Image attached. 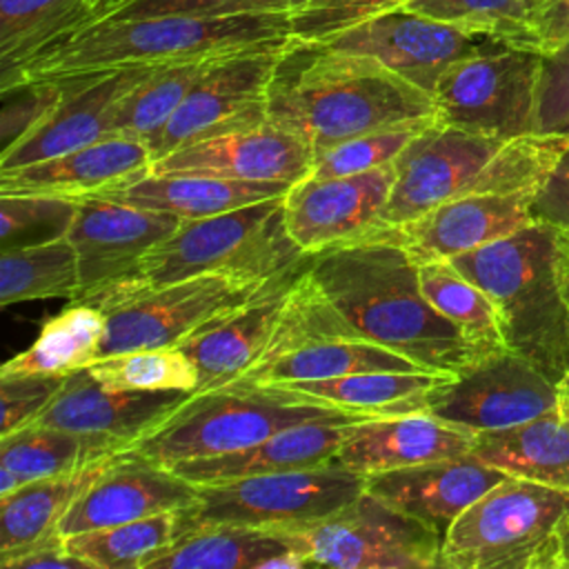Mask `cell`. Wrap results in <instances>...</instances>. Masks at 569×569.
<instances>
[{"mask_svg":"<svg viewBox=\"0 0 569 569\" xmlns=\"http://www.w3.org/2000/svg\"><path fill=\"white\" fill-rule=\"evenodd\" d=\"M569 122V38L542 53L533 133H553Z\"/></svg>","mask_w":569,"mask_h":569,"instance_id":"obj_48","label":"cell"},{"mask_svg":"<svg viewBox=\"0 0 569 569\" xmlns=\"http://www.w3.org/2000/svg\"><path fill=\"white\" fill-rule=\"evenodd\" d=\"M558 385L505 347L485 351L445 376L429 393L427 413L480 433L527 422L558 407Z\"/></svg>","mask_w":569,"mask_h":569,"instance_id":"obj_14","label":"cell"},{"mask_svg":"<svg viewBox=\"0 0 569 569\" xmlns=\"http://www.w3.org/2000/svg\"><path fill=\"white\" fill-rule=\"evenodd\" d=\"M4 569H42V567H64V569H89V565L64 547V536L56 533L7 560H0Z\"/></svg>","mask_w":569,"mask_h":569,"instance_id":"obj_52","label":"cell"},{"mask_svg":"<svg viewBox=\"0 0 569 569\" xmlns=\"http://www.w3.org/2000/svg\"><path fill=\"white\" fill-rule=\"evenodd\" d=\"M305 267L276 278L251 300L207 322L178 345L198 369V391L238 382L258 362L278 327L289 287Z\"/></svg>","mask_w":569,"mask_h":569,"instance_id":"obj_24","label":"cell"},{"mask_svg":"<svg viewBox=\"0 0 569 569\" xmlns=\"http://www.w3.org/2000/svg\"><path fill=\"white\" fill-rule=\"evenodd\" d=\"M451 262L496 305L505 342L560 382L569 362V305L560 278L558 227L531 220Z\"/></svg>","mask_w":569,"mask_h":569,"instance_id":"obj_5","label":"cell"},{"mask_svg":"<svg viewBox=\"0 0 569 569\" xmlns=\"http://www.w3.org/2000/svg\"><path fill=\"white\" fill-rule=\"evenodd\" d=\"M393 178V164H385L353 176L298 180L284 193V220L291 240L307 256H316L387 229L382 216Z\"/></svg>","mask_w":569,"mask_h":569,"instance_id":"obj_17","label":"cell"},{"mask_svg":"<svg viewBox=\"0 0 569 569\" xmlns=\"http://www.w3.org/2000/svg\"><path fill=\"white\" fill-rule=\"evenodd\" d=\"M320 418L367 420L269 382H231L196 391L151 433L129 449L173 467L251 447L282 429Z\"/></svg>","mask_w":569,"mask_h":569,"instance_id":"obj_6","label":"cell"},{"mask_svg":"<svg viewBox=\"0 0 569 569\" xmlns=\"http://www.w3.org/2000/svg\"><path fill=\"white\" fill-rule=\"evenodd\" d=\"M220 58L224 56H209L153 69L151 76H147L131 93L124 96L113 120V133L147 140L151 147L193 84Z\"/></svg>","mask_w":569,"mask_h":569,"instance_id":"obj_40","label":"cell"},{"mask_svg":"<svg viewBox=\"0 0 569 569\" xmlns=\"http://www.w3.org/2000/svg\"><path fill=\"white\" fill-rule=\"evenodd\" d=\"M198 498V487L173 467L131 449L116 453L80 493L60 522V533L131 522L167 511H184Z\"/></svg>","mask_w":569,"mask_h":569,"instance_id":"obj_19","label":"cell"},{"mask_svg":"<svg viewBox=\"0 0 569 569\" xmlns=\"http://www.w3.org/2000/svg\"><path fill=\"white\" fill-rule=\"evenodd\" d=\"M385 227H402L467 193L538 189L553 164L551 147L533 133L500 140L433 120L393 158Z\"/></svg>","mask_w":569,"mask_h":569,"instance_id":"obj_4","label":"cell"},{"mask_svg":"<svg viewBox=\"0 0 569 569\" xmlns=\"http://www.w3.org/2000/svg\"><path fill=\"white\" fill-rule=\"evenodd\" d=\"M507 473L473 453L367 476L365 491L416 516L442 538L453 520Z\"/></svg>","mask_w":569,"mask_h":569,"instance_id":"obj_27","label":"cell"},{"mask_svg":"<svg viewBox=\"0 0 569 569\" xmlns=\"http://www.w3.org/2000/svg\"><path fill=\"white\" fill-rule=\"evenodd\" d=\"M531 216L533 220L558 229H569V151L540 184L531 204Z\"/></svg>","mask_w":569,"mask_h":569,"instance_id":"obj_50","label":"cell"},{"mask_svg":"<svg viewBox=\"0 0 569 569\" xmlns=\"http://www.w3.org/2000/svg\"><path fill=\"white\" fill-rule=\"evenodd\" d=\"M451 373L431 371H358L327 380L278 382L289 391L360 418H387L427 411L433 387ZM271 385V382H269Z\"/></svg>","mask_w":569,"mask_h":569,"instance_id":"obj_32","label":"cell"},{"mask_svg":"<svg viewBox=\"0 0 569 569\" xmlns=\"http://www.w3.org/2000/svg\"><path fill=\"white\" fill-rule=\"evenodd\" d=\"M280 556L309 560L296 529L218 522L182 531L149 569H267Z\"/></svg>","mask_w":569,"mask_h":569,"instance_id":"obj_30","label":"cell"},{"mask_svg":"<svg viewBox=\"0 0 569 569\" xmlns=\"http://www.w3.org/2000/svg\"><path fill=\"white\" fill-rule=\"evenodd\" d=\"M180 511L64 536V547L89 569H149L180 536Z\"/></svg>","mask_w":569,"mask_h":569,"instance_id":"obj_36","label":"cell"},{"mask_svg":"<svg viewBox=\"0 0 569 569\" xmlns=\"http://www.w3.org/2000/svg\"><path fill=\"white\" fill-rule=\"evenodd\" d=\"M351 422L358 420L320 418L300 422L251 447L222 456L184 460L173 465V469L193 485H211L247 476L327 465L333 460Z\"/></svg>","mask_w":569,"mask_h":569,"instance_id":"obj_28","label":"cell"},{"mask_svg":"<svg viewBox=\"0 0 569 569\" xmlns=\"http://www.w3.org/2000/svg\"><path fill=\"white\" fill-rule=\"evenodd\" d=\"M153 153L147 140L109 133L62 156L0 171V193H47L73 200L98 196L149 173Z\"/></svg>","mask_w":569,"mask_h":569,"instance_id":"obj_25","label":"cell"},{"mask_svg":"<svg viewBox=\"0 0 569 569\" xmlns=\"http://www.w3.org/2000/svg\"><path fill=\"white\" fill-rule=\"evenodd\" d=\"M471 453L507 476L569 491V418L560 407L507 429L476 433Z\"/></svg>","mask_w":569,"mask_h":569,"instance_id":"obj_31","label":"cell"},{"mask_svg":"<svg viewBox=\"0 0 569 569\" xmlns=\"http://www.w3.org/2000/svg\"><path fill=\"white\" fill-rule=\"evenodd\" d=\"M542 53L491 44L451 64L433 89L438 120L511 140L533 133Z\"/></svg>","mask_w":569,"mask_h":569,"instance_id":"obj_12","label":"cell"},{"mask_svg":"<svg viewBox=\"0 0 569 569\" xmlns=\"http://www.w3.org/2000/svg\"><path fill=\"white\" fill-rule=\"evenodd\" d=\"M284 182H247L209 173H156L149 171L133 182L111 187L100 198L118 200L151 211L200 220L227 213L289 191Z\"/></svg>","mask_w":569,"mask_h":569,"instance_id":"obj_29","label":"cell"},{"mask_svg":"<svg viewBox=\"0 0 569 569\" xmlns=\"http://www.w3.org/2000/svg\"><path fill=\"white\" fill-rule=\"evenodd\" d=\"M380 369L413 371L420 367L360 333L305 267L289 287L264 353L238 382H305Z\"/></svg>","mask_w":569,"mask_h":569,"instance_id":"obj_9","label":"cell"},{"mask_svg":"<svg viewBox=\"0 0 569 569\" xmlns=\"http://www.w3.org/2000/svg\"><path fill=\"white\" fill-rule=\"evenodd\" d=\"M311 565L338 569H431L442 536L416 516L362 491L340 511L296 529Z\"/></svg>","mask_w":569,"mask_h":569,"instance_id":"obj_13","label":"cell"},{"mask_svg":"<svg viewBox=\"0 0 569 569\" xmlns=\"http://www.w3.org/2000/svg\"><path fill=\"white\" fill-rule=\"evenodd\" d=\"M525 2H527L531 9H536V7H538V4H542L545 0H525Z\"/></svg>","mask_w":569,"mask_h":569,"instance_id":"obj_58","label":"cell"},{"mask_svg":"<svg viewBox=\"0 0 569 569\" xmlns=\"http://www.w3.org/2000/svg\"><path fill=\"white\" fill-rule=\"evenodd\" d=\"M98 2H100V0H89V9H91V7H96Z\"/></svg>","mask_w":569,"mask_h":569,"instance_id":"obj_59","label":"cell"},{"mask_svg":"<svg viewBox=\"0 0 569 569\" xmlns=\"http://www.w3.org/2000/svg\"><path fill=\"white\" fill-rule=\"evenodd\" d=\"M367 478L338 462L309 469L196 485V502L178 513L180 533L200 525H253L298 529L318 522L365 491Z\"/></svg>","mask_w":569,"mask_h":569,"instance_id":"obj_11","label":"cell"},{"mask_svg":"<svg viewBox=\"0 0 569 569\" xmlns=\"http://www.w3.org/2000/svg\"><path fill=\"white\" fill-rule=\"evenodd\" d=\"M80 200L47 193H0V251L69 236Z\"/></svg>","mask_w":569,"mask_h":569,"instance_id":"obj_43","label":"cell"},{"mask_svg":"<svg viewBox=\"0 0 569 569\" xmlns=\"http://www.w3.org/2000/svg\"><path fill=\"white\" fill-rule=\"evenodd\" d=\"M182 218L91 196L80 200L69 229L78 253L80 291L71 302H82L136 276L142 260L178 227Z\"/></svg>","mask_w":569,"mask_h":569,"instance_id":"obj_16","label":"cell"},{"mask_svg":"<svg viewBox=\"0 0 569 569\" xmlns=\"http://www.w3.org/2000/svg\"><path fill=\"white\" fill-rule=\"evenodd\" d=\"M407 0H307L291 18V38L325 40L380 13L405 7Z\"/></svg>","mask_w":569,"mask_h":569,"instance_id":"obj_47","label":"cell"},{"mask_svg":"<svg viewBox=\"0 0 569 569\" xmlns=\"http://www.w3.org/2000/svg\"><path fill=\"white\" fill-rule=\"evenodd\" d=\"M558 247H560V278L562 291L569 305V229H558Z\"/></svg>","mask_w":569,"mask_h":569,"instance_id":"obj_53","label":"cell"},{"mask_svg":"<svg viewBox=\"0 0 569 569\" xmlns=\"http://www.w3.org/2000/svg\"><path fill=\"white\" fill-rule=\"evenodd\" d=\"M71 78L53 80H29L2 89V113H0V144L9 149L33 131L67 96Z\"/></svg>","mask_w":569,"mask_h":569,"instance_id":"obj_46","label":"cell"},{"mask_svg":"<svg viewBox=\"0 0 569 569\" xmlns=\"http://www.w3.org/2000/svg\"><path fill=\"white\" fill-rule=\"evenodd\" d=\"M425 298L482 351L505 349L502 325L491 298L451 260L418 262Z\"/></svg>","mask_w":569,"mask_h":569,"instance_id":"obj_39","label":"cell"},{"mask_svg":"<svg viewBox=\"0 0 569 569\" xmlns=\"http://www.w3.org/2000/svg\"><path fill=\"white\" fill-rule=\"evenodd\" d=\"M89 0H0V78L78 31Z\"/></svg>","mask_w":569,"mask_h":569,"instance_id":"obj_37","label":"cell"},{"mask_svg":"<svg viewBox=\"0 0 569 569\" xmlns=\"http://www.w3.org/2000/svg\"><path fill=\"white\" fill-rule=\"evenodd\" d=\"M89 373L104 385L138 391H198V369L180 347L131 349L96 358Z\"/></svg>","mask_w":569,"mask_h":569,"instance_id":"obj_41","label":"cell"},{"mask_svg":"<svg viewBox=\"0 0 569 569\" xmlns=\"http://www.w3.org/2000/svg\"><path fill=\"white\" fill-rule=\"evenodd\" d=\"M291 38L216 60L151 142L153 162L198 140L264 124L276 62Z\"/></svg>","mask_w":569,"mask_h":569,"instance_id":"obj_15","label":"cell"},{"mask_svg":"<svg viewBox=\"0 0 569 569\" xmlns=\"http://www.w3.org/2000/svg\"><path fill=\"white\" fill-rule=\"evenodd\" d=\"M320 42L376 58L431 96L440 76L451 64L496 44L405 7L380 13Z\"/></svg>","mask_w":569,"mask_h":569,"instance_id":"obj_18","label":"cell"},{"mask_svg":"<svg viewBox=\"0 0 569 569\" xmlns=\"http://www.w3.org/2000/svg\"><path fill=\"white\" fill-rule=\"evenodd\" d=\"M429 124V122H427ZM425 124H405L382 131H371L362 136L347 138L331 144L313 156L309 176L313 178H340L362 173L376 167L391 164L400 149L420 131Z\"/></svg>","mask_w":569,"mask_h":569,"instance_id":"obj_44","label":"cell"},{"mask_svg":"<svg viewBox=\"0 0 569 569\" xmlns=\"http://www.w3.org/2000/svg\"><path fill=\"white\" fill-rule=\"evenodd\" d=\"M291 38V13L191 18L151 16L87 24L13 73L0 78V91L29 80L107 73L131 67H164Z\"/></svg>","mask_w":569,"mask_h":569,"instance_id":"obj_3","label":"cell"},{"mask_svg":"<svg viewBox=\"0 0 569 569\" xmlns=\"http://www.w3.org/2000/svg\"><path fill=\"white\" fill-rule=\"evenodd\" d=\"M307 271L360 333L422 371L456 373L485 353L425 298L393 227L309 256Z\"/></svg>","mask_w":569,"mask_h":569,"instance_id":"obj_1","label":"cell"},{"mask_svg":"<svg viewBox=\"0 0 569 569\" xmlns=\"http://www.w3.org/2000/svg\"><path fill=\"white\" fill-rule=\"evenodd\" d=\"M558 407H560V411H562V416H565V418H569V391H562V393H560V400H558Z\"/></svg>","mask_w":569,"mask_h":569,"instance_id":"obj_56","label":"cell"},{"mask_svg":"<svg viewBox=\"0 0 569 569\" xmlns=\"http://www.w3.org/2000/svg\"><path fill=\"white\" fill-rule=\"evenodd\" d=\"M271 124L305 138L313 156L347 138L438 120L429 91L376 58L291 38L267 96Z\"/></svg>","mask_w":569,"mask_h":569,"instance_id":"obj_2","label":"cell"},{"mask_svg":"<svg viewBox=\"0 0 569 569\" xmlns=\"http://www.w3.org/2000/svg\"><path fill=\"white\" fill-rule=\"evenodd\" d=\"M536 193L538 189L467 193L393 229L416 262L451 260L529 224Z\"/></svg>","mask_w":569,"mask_h":569,"instance_id":"obj_23","label":"cell"},{"mask_svg":"<svg viewBox=\"0 0 569 569\" xmlns=\"http://www.w3.org/2000/svg\"><path fill=\"white\" fill-rule=\"evenodd\" d=\"M405 9L496 44L529 49L533 9L525 0H407Z\"/></svg>","mask_w":569,"mask_h":569,"instance_id":"obj_42","label":"cell"},{"mask_svg":"<svg viewBox=\"0 0 569 569\" xmlns=\"http://www.w3.org/2000/svg\"><path fill=\"white\" fill-rule=\"evenodd\" d=\"M558 391H560V393H562V391H569V362H567V369H565L562 380L558 382Z\"/></svg>","mask_w":569,"mask_h":569,"instance_id":"obj_57","label":"cell"},{"mask_svg":"<svg viewBox=\"0 0 569 569\" xmlns=\"http://www.w3.org/2000/svg\"><path fill=\"white\" fill-rule=\"evenodd\" d=\"M476 433L427 411L351 422L333 462L360 473L405 469L471 453Z\"/></svg>","mask_w":569,"mask_h":569,"instance_id":"obj_26","label":"cell"},{"mask_svg":"<svg viewBox=\"0 0 569 569\" xmlns=\"http://www.w3.org/2000/svg\"><path fill=\"white\" fill-rule=\"evenodd\" d=\"M273 282V280H269ZM269 282L204 273L160 284L120 282L82 302L104 313L100 356L178 347L193 331L244 305Z\"/></svg>","mask_w":569,"mask_h":569,"instance_id":"obj_10","label":"cell"},{"mask_svg":"<svg viewBox=\"0 0 569 569\" xmlns=\"http://www.w3.org/2000/svg\"><path fill=\"white\" fill-rule=\"evenodd\" d=\"M111 458L24 482L11 493L0 496V560L60 533V522L71 505Z\"/></svg>","mask_w":569,"mask_h":569,"instance_id":"obj_34","label":"cell"},{"mask_svg":"<svg viewBox=\"0 0 569 569\" xmlns=\"http://www.w3.org/2000/svg\"><path fill=\"white\" fill-rule=\"evenodd\" d=\"M80 291L78 253L69 238L0 251V305L69 298Z\"/></svg>","mask_w":569,"mask_h":569,"instance_id":"obj_38","label":"cell"},{"mask_svg":"<svg viewBox=\"0 0 569 569\" xmlns=\"http://www.w3.org/2000/svg\"><path fill=\"white\" fill-rule=\"evenodd\" d=\"M193 391H138L100 382L87 367L71 371L36 425L107 436L122 447L151 433Z\"/></svg>","mask_w":569,"mask_h":569,"instance_id":"obj_21","label":"cell"},{"mask_svg":"<svg viewBox=\"0 0 569 569\" xmlns=\"http://www.w3.org/2000/svg\"><path fill=\"white\" fill-rule=\"evenodd\" d=\"M158 67H131L91 76H69L71 87L58 107L22 140L0 151V171L36 164L113 133V120L131 93Z\"/></svg>","mask_w":569,"mask_h":569,"instance_id":"obj_20","label":"cell"},{"mask_svg":"<svg viewBox=\"0 0 569 569\" xmlns=\"http://www.w3.org/2000/svg\"><path fill=\"white\" fill-rule=\"evenodd\" d=\"M313 164V147L269 120L191 142L156 160V173H209L247 182L296 184Z\"/></svg>","mask_w":569,"mask_h":569,"instance_id":"obj_22","label":"cell"},{"mask_svg":"<svg viewBox=\"0 0 569 569\" xmlns=\"http://www.w3.org/2000/svg\"><path fill=\"white\" fill-rule=\"evenodd\" d=\"M307 0H116L100 11L89 24L104 20L151 18V16H191V18H224V16H258V13H291L305 7Z\"/></svg>","mask_w":569,"mask_h":569,"instance_id":"obj_45","label":"cell"},{"mask_svg":"<svg viewBox=\"0 0 569 569\" xmlns=\"http://www.w3.org/2000/svg\"><path fill=\"white\" fill-rule=\"evenodd\" d=\"M307 260L287 231L284 196H278L211 218L182 220L127 282L160 284L204 273L269 282Z\"/></svg>","mask_w":569,"mask_h":569,"instance_id":"obj_7","label":"cell"},{"mask_svg":"<svg viewBox=\"0 0 569 569\" xmlns=\"http://www.w3.org/2000/svg\"><path fill=\"white\" fill-rule=\"evenodd\" d=\"M560 569H569V513L560 525Z\"/></svg>","mask_w":569,"mask_h":569,"instance_id":"obj_54","label":"cell"},{"mask_svg":"<svg viewBox=\"0 0 569 569\" xmlns=\"http://www.w3.org/2000/svg\"><path fill=\"white\" fill-rule=\"evenodd\" d=\"M113 2H116V0H100L96 7H91V9H89V13H87V18H84V24H82V27H87V24H89V22H91L100 11H104V9H107V7H111ZM82 27H80V29H82Z\"/></svg>","mask_w":569,"mask_h":569,"instance_id":"obj_55","label":"cell"},{"mask_svg":"<svg viewBox=\"0 0 569 569\" xmlns=\"http://www.w3.org/2000/svg\"><path fill=\"white\" fill-rule=\"evenodd\" d=\"M569 38V0H545L531 13L529 49L549 53Z\"/></svg>","mask_w":569,"mask_h":569,"instance_id":"obj_51","label":"cell"},{"mask_svg":"<svg viewBox=\"0 0 569 569\" xmlns=\"http://www.w3.org/2000/svg\"><path fill=\"white\" fill-rule=\"evenodd\" d=\"M560 131H562V133H569V122H567V124H565Z\"/></svg>","mask_w":569,"mask_h":569,"instance_id":"obj_60","label":"cell"},{"mask_svg":"<svg viewBox=\"0 0 569 569\" xmlns=\"http://www.w3.org/2000/svg\"><path fill=\"white\" fill-rule=\"evenodd\" d=\"M569 491L505 476L447 529L442 569H560Z\"/></svg>","mask_w":569,"mask_h":569,"instance_id":"obj_8","label":"cell"},{"mask_svg":"<svg viewBox=\"0 0 569 569\" xmlns=\"http://www.w3.org/2000/svg\"><path fill=\"white\" fill-rule=\"evenodd\" d=\"M104 313L87 302H71L47 320L38 338L0 367V376H58L89 367L102 347Z\"/></svg>","mask_w":569,"mask_h":569,"instance_id":"obj_35","label":"cell"},{"mask_svg":"<svg viewBox=\"0 0 569 569\" xmlns=\"http://www.w3.org/2000/svg\"><path fill=\"white\" fill-rule=\"evenodd\" d=\"M120 442L47 425H24L0 436V496L24 482L60 476L124 451Z\"/></svg>","mask_w":569,"mask_h":569,"instance_id":"obj_33","label":"cell"},{"mask_svg":"<svg viewBox=\"0 0 569 569\" xmlns=\"http://www.w3.org/2000/svg\"><path fill=\"white\" fill-rule=\"evenodd\" d=\"M58 376H0V436L31 425L62 387Z\"/></svg>","mask_w":569,"mask_h":569,"instance_id":"obj_49","label":"cell"}]
</instances>
